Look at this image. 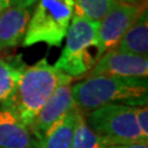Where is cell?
Instances as JSON below:
<instances>
[{
    "label": "cell",
    "mask_w": 148,
    "mask_h": 148,
    "mask_svg": "<svg viewBox=\"0 0 148 148\" xmlns=\"http://www.w3.org/2000/svg\"><path fill=\"white\" fill-rule=\"evenodd\" d=\"M71 81V77L43 58L32 66L24 67L14 90L1 108L11 112L29 127L56 88Z\"/></svg>",
    "instance_id": "1"
},
{
    "label": "cell",
    "mask_w": 148,
    "mask_h": 148,
    "mask_svg": "<svg viewBox=\"0 0 148 148\" xmlns=\"http://www.w3.org/2000/svg\"><path fill=\"white\" fill-rule=\"evenodd\" d=\"M147 78L93 76L71 86L75 106L84 115L108 104L147 106Z\"/></svg>",
    "instance_id": "2"
},
{
    "label": "cell",
    "mask_w": 148,
    "mask_h": 148,
    "mask_svg": "<svg viewBox=\"0 0 148 148\" xmlns=\"http://www.w3.org/2000/svg\"><path fill=\"white\" fill-rule=\"evenodd\" d=\"M74 14V0H38L30 18L23 46L38 43L59 47Z\"/></svg>",
    "instance_id": "3"
},
{
    "label": "cell",
    "mask_w": 148,
    "mask_h": 148,
    "mask_svg": "<svg viewBox=\"0 0 148 148\" xmlns=\"http://www.w3.org/2000/svg\"><path fill=\"white\" fill-rule=\"evenodd\" d=\"M71 20L66 34V45L54 66L74 79L87 75L95 65L89 48L97 49L100 23L77 16H73Z\"/></svg>",
    "instance_id": "4"
},
{
    "label": "cell",
    "mask_w": 148,
    "mask_h": 148,
    "mask_svg": "<svg viewBox=\"0 0 148 148\" xmlns=\"http://www.w3.org/2000/svg\"><path fill=\"white\" fill-rule=\"evenodd\" d=\"M93 132L111 145L148 143L139 132L133 106L108 104L85 115Z\"/></svg>",
    "instance_id": "5"
},
{
    "label": "cell",
    "mask_w": 148,
    "mask_h": 148,
    "mask_svg": "<svg viewBox=\"0 0 148 148\" xmlns=\"http://www.w3.org/2000/svg\"><path fill=\"white\" fill-rule=\"evenodd\" d=\"M146 3H130L117 1L110 12L99 23L95 63L104 53L115 49L139 14L146 9Z\"/></svg>",
    "instance_id": "6"
},
{
    "label": "cell",
    "mask_w": 148,
    "mask_h": 148,
    "mask_svg": "<svg viewBox=\"0 0 148 148\" xmlns=\"http://www.w3.org/2000/svg\"><path fill=\"white\" fill-rule=\"evenodd\" d=\"M148 75V59L144 56L122 53L112 49L104 53L86 77L110 76L120 78L146 79Z\"/></svg>",
    "instance_id": "7"
},
{
    "label": "cell",
    "mask_w": 148,
    "mask_h": 148,
    "mask_svg": "<svg viewBox=\"0 0 148 148\" xmlns=\"http://www.w3.org/2000/svg\"><path fill=\"white\" fill-rule=\"evenodd\" d=\"M71 82L62 84L51 95L38 112L32 124L27 127L34 139H38L55 121L75 106L71 97Z\"/></svg>",
    "instance_id": "8"
},
{
    "label": "cell",
    "mask_w": 148,
    "mask_h": 148,
    "mask_svg": "<svg viewBox=\"0 0 148 148\" xmlns=\"http://www.w3.org/2000/svg\"><path fill=\"white\" fill-rule=\"evenodd\" d=\"M32 8L11 5L0 13V51L23 42Z\"/></svg>",
    "instance_id": "9"
},
{
    "label": "cell",
    "mask_w": 148,
    "mask_h": 148,
    "mask_svg": "<svg viewBox=\"0 0 148 148\" xmlns=\"http://www.w3.org/2000/svg\"><path fill=\"white\" fill-rule=\"evenodd\" d=\"M81 114L74 106L54 122L38 139H34V148H70Z\"/></svg>",
    "instance_id": "10"
},
{
    "label": "cell",
    "mask_w": 148,
    "mask_h": 148,
    "mask_svg": "<svg viewBox=\"0 0 148 148\" xmlns=\"http://www.w3.org/2000/svg\"><path fill=\"white\" fill-rule=\"evenodd\" d=\"M0 148H34V138L22 122L0 106Z\"/></svg>",
    "instance_id": "11"
},
{
    "label": "cell",
    "mask_w": 148,
    "mask_h": 148,
    "mask_svg": "<svg viewBox=\"0 0 148 148\" xmlns=\"http://www.w3.org/2000/svg\"><path fill=\"white\" fill-rule=\"evenodd\" d=\"M122 53L147 57L148 54V14L147 8L139 14L136 22L122 37L116 47Z\"/></svg>",
    "instance_id": "12"
},
{
    "label": "cell",
    "mask_w": 148,
    "mask_h": 148,
    "mask_svg": "<svg viewBox=\"0 0 148 148\" xmlns=\"http://www.w3.org/2000/svg\"><path fill=\"white\" fill-rule=\"evenodd\" d=\"M24 67L21 59H5L0 56V106L14 90Z\"/></svg>",
    "instance_id": "13"
},
{
    "label": "cell",
    "mask_w": 148,
    "mask_h": 148,
    "mask_svg": "<svg viewBox=\"0 0 148 148\" xmlns=\"http://www.w3.org/2000/svg\"><path fill=\"white\" fill-rule=\"evenodd\" d=\"M119 0H74V14L100 22Z\"/></svg>",
    "instance_id": "14"
},
{
    "label": "cell",
    "mask_w": 148,
    "mask_h": 148,
    "mask_svg": "<svg viewBox=\"0 0 148 148\" xmlns=\"http://www.w3.org/2000/svg\"><path fill=\"white\" fill-rule=\"evenodd\" d=\"M110 144L90 128L85 115L81 114L70 148H108Z\"/></svg>",
    "instance_id": "15"
},
{
    "label": "cell",
    "mask_w": 148,
    "mask_h": 148,
    "mask_svg": "<svg viewBox=\"0 0 148 148\" xmlns=\"http://www.w3.org/2000/svg\"><path fill=\"white\" fill-rule=\"evenodd\" d=\"M133 111L136 120V124L146 140H148V109L147 106H133Z\"/></svg>",
    "instance_id": "16"
},
{
    "label": "cell",
    "mask_w": 148,
    "mask_h": 148,
    "mask_svg": "<svg viewBox=\"0 0 148 148\" xmlns=\"http://www.w3.org/2000/svg\"><path fill=\"white\" fill-rule=\"evenodd\" d=\"M108 148H148L147 143H133L123 145H111Z\"/></svg>",
    "instance_id": "17"
},
{
    "label": "cell",
    "mask_w": 148,
    "mask_h": 148,
    "mask_svg": "<svg viewBox=\"0 0 148 148\" xmlns=\"http://www.w3.org/2000/svg\"><path fill=\"white\" fill-rule=\"evenodd\" d=\"M38 0H16V5H21V7H25V8H33V5Z\"/></svg>",
    "instance_id": "18"
},
{
    "label": "cell",
    "mask_w": 148,
    "mask_h": 148,
    "mask_svg": "<svg viewBox=\"0 0 148 148\" xmlns=\"http://www.w3.org/2000/svg\"><path fill=\"white\" fill-rule=\"evenodd\" d=\"M11 7V3L8 1V0H0V13L2 11H5L7 8Z\"/></svg>",
    "instance_id": "19"
},
{
    "label": "cell",
    "mask_w": 148,
    "mask_h": 148,
    "mask_svg": "<svg viewBox=\"0 0 148 148\" xmlns=\"http://www.w3.org/2000/svg\"><path fill=\"white\" fill-rule=\"evenodd\" d=\"M120 1H124V2H130V3H138L140 1H144V0H120ZM146 1V0H145Z\"/></svg>",
    "instance_id": "20"
},
{
    "label": "cell",
    "mask_w": 148,
    "mask_h": 148,
    "mask_svg": "<svg viewBox=\"0 0 148 148\" xmlns=\"http://www.w3.org/2000/svg\"><path fill=\"white\" fill-rule=\"evenodd\" d=\"M8 1H9V2L11 3V5H16V0H8Z\"/></svg>",
    "instance_id": "21"
}]
</instances>
